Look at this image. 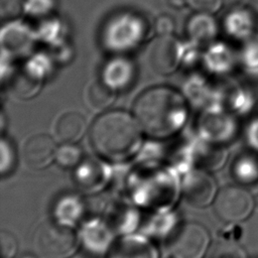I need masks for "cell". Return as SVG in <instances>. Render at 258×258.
I'll return each mask as SVG.
<instances>
[{"label": "cell", "instance_id": "obj_34", "mask_svg": "<svg viewBox=\"0 0 258 258\" xmlns=\"http://www.w3.org/2000/svg\"><path fill=\"white\" fill-rule=\"evenodd\" d=\"M197 12L213 14L219 11L223 5V0H184Z\"/></svg>", "mask_w": 258, "mask_h": 258}, {"label": "cell", "instance_id": "obj_31", "mask_svg": "<svg viewBox=\"0 0 258 258\" xmlns=\"http://www.w3.org/2000/svg\"><path fill=\"white\" fill-rule=\"evenodd\" d=\"M55 6V0H24L23 11L33 17L49 14Z\"/></svg>", "mask_w": 258, "mask_h": 258}, {"label": "cell", "instance_id": "obj_33", "mask_svg": "<svg viewBox=\"0 0 258 258\" xmlns=\"http://www.w3.org/2000/svg\"><path fill=\"white\" fill-rule=\"evenodd\" d=\"M175 29V20L166 13L160 14L154 21V30L158 36L171 35Z\"/></svg>", "mask_w": 258, "mask_h": 258}, {"label": "cell", "instance_id": "obj_24", "mask_svg": "<svg viewBox=\"0 0 258 258\" xmlns=\"http://www.w3.org/2000/svg\"><path fill=\"white\" fill-rule=\"evenodd\" d=\"M227 98L230 110L240 116L249 114L255 106L254 95L250 90L243 87L233 88Z\"/></svg>", "mask_w": 258, "mask_h": 258}, {"label": "cell", "instance_id": "obj_14", "mask_svg": "<svg viewBox=\"0 0 258 258\" xmlns=\"http://www.w3.org/2000/svg\"><path fill=\"white\" fill-rule=\"evenodd\" d=\"M107 258H159L156 247L141 236H125L115 242Z\"/></svg>", "mask_w": 258, "mask_h": 258}, {"label": "cell", "instance_id": "obj_18", "mask_svg": "<svg viewBox=\"0 0 258 258\" xmlns=\"http://www.w3.org/2000/svg\"><path fill=\"white\" fill-rule=\"evenodd\" d=\"M87 121L83 114L69 111L58 117L54 125V134L62 143H76L86 133Z\"/></svg>", "mask_w": 258, "mask_h": 258}, {"label": "cell", "instance_id": "obj_20", "mask_svg": "<svg viewBox=\"0 0 258 258\" xmlns=\"http://www.w3.org/2000/svg\"><path fill=\"white\" fill-rule=\"evenodd\" d=\"M186 31L195 44L210 43L218 33V25L212 14L197 12L190 17Z\"/></svg>", "mask_w": 258, "mask_h": 258}, {"label": "cell", "instance_id": "obj_27", "mask_svg": "<svg viewBox=\"0 0 258 258\" xmlns=\"http://www.w3.org/2000/svg\"><path fill=\"white\" fill-rule=\"evenodd\" d=\"M240 59L244 71L251 77L258 79V36H252L244 42Z\"/></svg>", "mask_w": 258, "mask_h": 258}, {"label": "cell", "instance_id": "obj_22", "mask_svg": "<svg viewBox=\"0 0 258 258\" xmlns=\"http://www.w3.org/2000/svg\"><path fill=\"white\" fill-rule=\"evenodd\" d=\"M234 178L242 184H253L258 181V157L245 153L238 156L232 166Z\"/></svg>", "mask_w": 258, "mask_h": 258}, {"label": "cell", "instance_id": "obj_11", "mask_svg": "<svg viewBox=\"0 0 258 258\" xmlns=\"http://www.w3.org/2000/svg\"><path fill=\"white\" fill-rule=\"evenodd\" d=\"M56 149L52 137L44 133L35 134L23 146V162L30 169H43L55 160Z\"/></svg>", "mask_w": 258, "mask_h": 258}, {"label": "cell", "instance_id": "obj_6", "mask_svg": "<svg viewBox=\"0 0 258 258\" xmlns=\"http://www.w3.org/2000/svg\"><path fill=\"white\" fill-rule=\"evenodd\" d=\"M211 236L200 223L187 222L178 227L168 243L171 258H204L209 250Z\"/></svg>", "mask_w": 258, "mask_h": 258}, {"label": "cell", "instance_id": "obj_3", "mask_svg": "<svg viewBox=\"0 0 258 258\" xmlns=\"http://www.w3.org/2000/svg\"><path fill=\"white\" fill-rule=\"evenodd\" d=\"M146 34V24L141 16L122 12L113 16L104 26L102 41L114 52H126L138 46Z\"/></svg>", "mask_w": 258, "mask_h": 258}, {"label": "cell", "instance_id": "obj_5", "mask_svg": "<svg viewBox=\"0 0 258 258\" xmlns=\"http://www.w3.org/2000/svg\"><path fill=\"white\" fill-rule=\"evenodd\" d=\"M255 206L253 195L240 185L223 187L214 201L216 216L227 224L245 221L252 215Z\"/></svg>", "mask_w": 258, "mask_h": 258}, {"label": "cell", "instance_id": "obj_4", "mask_svg": "<svg viewBox=\"0 0 258 258\" xmlns=\"http://www.w3.org/2000/svg\"><path fill=\"white\" fill-rule=\"evenodd\" d=\"M34 244L44 258H70L77 252L80 239L73 228L53 220L45 222L37 228Z\"/></svg>", "mask_w": 258, "mask_h": 258}, {"label": "cell", "instance_id": "obj_21", "mask_svg": "<svg viewBox=\"0 0 258 258\" xmlns=\"http://www.w3.org/2000/svg\"><path fill=\"white\" fill-rule=\"evenodd\" d=\"M117 91L110 88L103 81L92 83L86 92L87 105L95 112L108 109L116 100Z\"/></svg>", "mask_w": 258, "mask_h": 258}, {"label": "cell", "instance_id": "obj_35", "mask_svg": "<svg viewBox=\"0 0 258 258\" xmlns=\"http://www.w3.org/2000/svg\"><path fill=\"white\" fill-rule=\"evenodd\" d=\"M24 8V0H1L2 17H15Z\"/></svg>", "mask_w": 258, "mask_h": 258}, {"label": "cell", "instance_id": "obj_30", "mask_svg": "<svg viewBox=\"0 0 258 258\" xmlns=\"http://www.w3.org/2000/svg\"><path fill=\"white\" fill-rule=\"evenodd\" d=\"M16 156L11 141L2 137L0 141V173L2 176L12 172L15 166Z\"/></svg>", "mask_w": 258, "mask_h": 258}, {"label": "cell", "instance_id": "obj_16", "mask_svg": "<svg viewBox=\"0 0 258 258\" xmlns=\"http://www.w3.org/2000/svg\"><path fill=\"white\" fill-rule=\"evenodd\" d=\"M135 69L131 60L123 56L110 59L102 72V81L115 91L127 88L134 79Z\"/></svg>", "mask_w": 258, "mask_h": 258}, {"label": "cell", "instance_id": "obj_10", "mask_svg": "<svg viewBox=\"0 0 258 258\" xmlns=\"http://www.w3.org/2000/svg\"><path fill=\"white\" fill-rule=\"evenodd\" d=\"M182 192L190 205L205 208L214 203L218 188L216 180L207 170L195 169L184 176Z\"/></svg>", "mask_w": 258, "mask_h": 258}, {"label": "cell", "instance_id": "obj_13", "mask_svg": "<svg viewBox=\"0 0 258 258\" xmlns=\"http://www.w3.org/2000/svg\"><path fill=\"white\" fill-rule=\"evenodd\" d=\"M110 177L108 166L95 158L83 160L75 171L77 185L87 192H96L105 187Z\"/></svg>", "mask_w": 258, "mask_h": 258}, {"label": "cell", "instance_id": "obj_12", "mask_svg": "<svg viewBox=\"0 0 258 258\" xmlns=\"http://www.w3.org/2000/svg\"><path fill=\"white\" fill-rule=\"evenodd\" d=\"M37 38L36 33L21 22H9L1 31L2 51L11 56L24 55L28 53Z\"/></svg>", "mask_w": 258, "mask_h": 258}, {"label": "cell", "instance_id": "obj_28", "mask_svg": "<svg viewBox=\"0 0 258 258\" xmlns=\"http://www.w3.org/2000/svg\"><path fill=\"white\" fill-rule=\"evenodd\" d=\"M55 161L64 168L77 167L83 161L82 149L76 143H62L56 149Z\"/></svg>", "mask_w": 258, "mask_h": 258}, {"label": "cell", "instance_id": "obj_23", "mask_svg": "<svg viewBox=\"0 0 258 258\" xmlns=\"http://www.w3.org/2000/svg\"><path fill=\"white\" fill-rule=\"evenodd\" d=\"M227 150L220 144H214L206 141L198 153L197 161L202 169L207 171H214L220 169L227 161Z\"/></svg>", "mask_w": 258, "mask_h": 258}, {"label": "cell", "instance_id": "obj_29", "mask_svg": "<svg viewBox=\"0 0 258 258\" xmlns=\"http://www.w3.org/2000/svg\"><path fill=\"white\" fill-rule=\"evenodd\" d=\"M51 69V60L45 54H35L26 62L23 68L26 73L41 82L49 75Z\"/></svg>", "mask_w": 258, "mask_h": 258}, {"label": "cell", "instance_id": "obj_19", "mask_svg": "<svg viewBox=\"0 0 258 258\" xmlns=\"http://www.w3.org/2000/svg\"><path fill=\"white\" fill-rule=\"evenodd\" d=\"M207 69L215 75H227L233 71L236 56L232 48L224 42L212 43L204 56Z\"/></svg>", "mask_w": 258, "mask_h": 258}, {"label": "cell", "instance_id": "obj_36", "mask_svg": "<svg viewBox=\"0 0 258 258\" xmlns=\"http://www.w3.org/2000/svg\"><path fill=\"white\" fill-rule=\"evenodd\" d=\"M245 138L248 146L258 152V118L251 120L246 127Z\"/></svg>", "mask_w": 258, "mask_h": 258}, {"label": "cell", "instance_id": "obj_17", "mask_svg": "<svg viewBox=\"0 0 258 258\" xmlns=\"http://www.w3.org/2000/svg\"><path fill=\"white\" fill-rule=\"evenodd\" d=\"M224 29L226 33L240 41H246L254 35L255 19L253 13L242 7L232 9L224 18Z\"/></svg>", "mask_w": 258, "mask_h": 258}, {"label": "cell", "instance_id": "obj_1", "mask_svg": "<svg viewBox=\"0 0 258 258\" xmlns=\"http://www.w3.org/2000/svg\"><path fill=\"white\" fill-rule=\"evenodd\" d=\"M133 113L142 131L153 138L173 135L187 118L184 98L167 87H154L143 92L135 101Z\"/></svg>", "mask_w": 258, "mask_h": 258}, {"label": "cell", "instance_id": "obj_38", "mask_svg": "<svg viewBox=\"0 0 258 258\" xmlns=\"http://www.w3.org/2000/svg\"><path fill=\"white\" fill-rule=\"evenodd\" d=\"M20 258H36V257L34 255H32V254H24Z\"/></svg>", "mask_w": 258, "mask_h": 258}, {"label": "cell", "instance_id": "obj_15", "mask_svg": "<svg viewBox=\"0 0 258 258\" xmlns=\"http://www.w3.org/2000/svg\"><path fill=\"white\" fill-rule=\"evenodd\" d=\"M85 212V202L77 194H64L60 196L52 208L54 221L70 228H74L82 221Z\"/></svg>", "mask_w": 258, "mask_h": 258}, {"label": "cell", "instance_id": "obj_8", "mask_svg": "<svg viewBox=\"0 0 258 258\" xmlns=\"http://www.w3.org/2000/svg\"><path fill=\"white\" fill-rule=\"evenodd\" d=\"M238 131L234 116L223 107L209 108L200 122V133L203 139L214 144L231 141Z\"/></svg>", "mask_w": 258, "mask_h": 258}, {"label": "cell", "instance_id": "obj_9", "mask_svg": "<svg viewBox=\"0 0 258 258\" xmlns=\"http://www.w3.org/2000/svg\"><path fill=\"white\" fill-rule=\"evenodd\" d=\"M114 229L100 218H92L86 221L81 228L80 244L86 252L95 257L108 254L114 245Z\"/></svg>", "mask_w": 258, "mask_h": 258}, {"label": "cell", "instance_id": "obj_2", "mask_svg": "<svg viewBox=\"0 0 258 258\" xmlns=\"http://www.w3.org/2000/svg\"><path fill=\"white\" fill-rule=\"evenodd\" d=\"M142 132L134 116L124 111H110L95 120L90 130V139L102 157L124 160L139 149Z\"/></svg>", "mask_w": 258, "mask_h": 258}, {"label": "cell", "instance_id": "obj_26", "mask_svg": "<svg viewBox=\"0 0 258 258\" xmlns=\"http://www.w3.org/2000/svg\"><path fill=\"white\" fill-rule=\"evenodd\" d=\"M36 36L49 45L56 47L61 45L66 37V28L59 20L50 19L39 26Z\"/></svg>", "mask_w": 258, "mask_h": 258}, {"label": "cell", "instance_id": "obj_25", "mask_svg": "<svg viewBox=\"0 0 258 258\" xmlns=\"http://www.w3.org/2000/svg\"><path fill=\"white\" fill-rule=\"evenodd\" d=\"M41 83V81L33 78L23 70L15 77L12 84V92L17 98L29 99L38 93Z\"/></svg>", "mask_w": 258, "mask_h": 258}, {"label": "cell", "instance_id": "obj_32", "mask_svg": "<svg viewBox=\"0 0 258 258\" xmlns=\"http://www.w3.org/2000/svg\"><path fill=\"white\" fill-rule=\"evenodd\" d=\"M0 247L2 258H14L18 249L17 240L11 233L2 231L0 233Z\"/></svg>", "mask_w": 258, "mask_h": 258}, {"label": "cell", "instance_id": "obj_37", "mask_svg": "<svg viewBox=\"0 0 258 258\" xmlns=\"http://www.w3.org/2000/svg\"><path fill=\"white\" fill-rule=\"evenodd\" d=\"M251 8L258 13V0H249Z\"/></svg>", "mask_w": 258, "mask_h": 258}, {"label": "cell", "instance_id": "obj_7", "mask_svg": "<svg viewBox=\"0 0 258 258\" xmlns=\"http://www.w3.org/2000/svg\"><path fill=\"white\" fill-rule=\"evenodd\" d=\"M182 58L183 46L171 35L158 36L148 47V63L152 71L159 75L173 73Z\"/></svg>", "mask_w": 258, "mask_h": 258}]
</instances>
